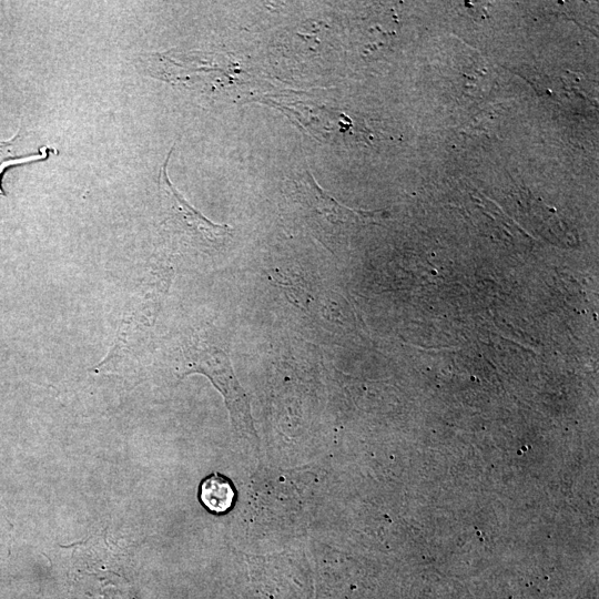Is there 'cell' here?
Returning <instances> with one entry per match:
<instances>
[{
  "label": "cell",
  "mask_w": 599,
  "mask_h": 599,
  "mask_svg": "<svg viewBox=\"0 0 599 599\" xmlns=\"http://www.w3.org/2000/svg\"><path fill=\"white\" fill-rule=\"evenodd\" d=\"M72 549L68 599H139L123 558L103 537Z\"/></svg>",
  "instance_id": "1"
},
{
  "label": "cell",
  "mask_w": 599,
  "mask_h": 599,
  "mask_svg": "<svg viewBox=\"0 0 599 599\" xmlns=\"http://www.w3.org/2000/svg\"><path fill=\"white\" fill-rule=\"evenodd\" d=\"M284 194L293 213L327 247L339 243L353 226L373 221L377 213L339 204L307 170L288 179Z\"/></svg>",
  "instance_id": "2"
},
{
  "label": "cell",
  "mask_w": 599,
  "mask_h": 599,
  "mask_svg": "<svg viewBox=\"0 0 599 599\" xmlns=\"http://www.w3.org/2000/svg\"><path fill=\"white\" fill-rule=\"evenodd\" d=\"M180 376H206L222 394L234 429L247 437H256L247 394L241 386L229 356L219 347L195 341L184 347Z\"/></svg>",
  "instance_id": "3"
},
{
  "label": "cell",
  "mask_w": 599,
  "mask_h": 599,
  "mask_svg": "<svg viewBox=\"0 0 599 599\" xmlns=\"http://www.w3.org/2000/svg\"><path fill=\"white\" fill-rule=\"evenodd\" d=\"M172 150L162 164L158 177L163 224L173 233L201 248H216L232 236V227L213 223L191 206L177 192L167 176V162Z\"/></svg>",
  "instance_id": "4"
},
{
  "label": "cell",
  "mask_w": 599,
  "mask_h": 599,
  "mask_svg": "<svg viewBox=\"0 0 599 599\" xmlns=\"http://www.w3.org/2000/svg\"><path fill=\"white\" fill-rule=\"evenodd\" d=\"M235 491L231 481L213 473L202 480L199 488V499L205 509L213 514H224L233 505Z\"/></svg>",
  "instance_id": "5"
},
{
  "label": "cell",
  "mask_w": 599,
  "mask_h": 599,
  "mask_svg": "<svg viewBox=\"0 0 599 599\" xmlns=\"http://www.w3.org/2000/svg\"><path fill=\"white\" fill-rule=\"evenodd\" d=\"M50 150H51L50 146L43 145L35 153H30V154L21 155V156L16 155L14 158H11L9 160H1L0 161V181H1V174L7 167L11 165H17V164H24V163L45 160L50 154ZM0 194H4L1 187V184H0Z\"/></svg>",
  "instance_id": "6"
}]
</instances>
